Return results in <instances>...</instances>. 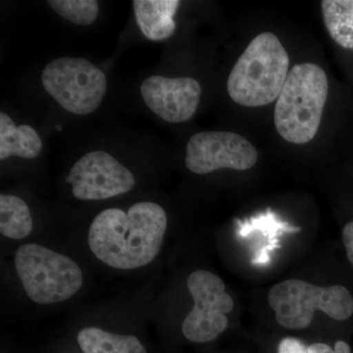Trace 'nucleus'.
Wrapping results in <instances>:
<instances>
[{"mask_svg": "<svg viewBox=\"0 0 353 353\" xmlns=\"http://www.w3.org/2000/svg\"><path fill=\"white\" fill-rule=\"evenodd\" d=\"M268 303L279 324L288 329L307 328L317 310L339 321L353 314L352 296L343 285L318 287L304 281L288 280L271 288Z\"/></svg>", "mask_w": 353, "mask_h": 353, "instance_id": "obj_5", "label": "nucleus"}, {"mask_svg": "<svg viewBox=\"0 0 353 353\" xmlns=\"http://www.w3.org/2000/svg\"><path fill=\"white\" fill-rule=\"evenodd\" d=\"M167 215L157 203L141 201L125 212L109 208L92 221L90 250L104 264L116 269L139 268L155 259L163 243Z\"/></svg>", "mask_w": 353, "mask_h": 353, "instance_id": "obj_1", "label": "nucleus"}, {"mask_svg": "<svg viewBox=\"0 0 353 353\" xmlns=\"http://www.w3.org/2000/svg\"><path fill=\"white\" fill-rule=\"evenodd\" d=\"M61 129H62V127L60 126V125H57V131H61Z\"/></svg>", "mask_w": 353, "mask_h": 353, "instance_id": "obj_20", "label": "nucleus"}, {"mask_svg": "<svg viewBox=\"0 0 353 353\" xmlns=\"http://www.w3.org/2000/svg\"><path fill=\"white\" fill-rule=\"evenodd\" d=\"M43 141L36 130L29 125L17 127L6 113H0V160L10 157H38Z\"/></svg>", "mask_w": 353, "mask_h": 353, "instance_id": "obj_12", "label": "nucleus"}, {"mask_svg": "<svg viewBox=\"0 0 353 353\" xmlns=\"http://www.w3.org/2000/svg\"><path fill=\"white\" fill-rule=\"evenodd\" d=\"M146 105L158 117L169 123H183L196 113L201 101V87L188 77L167 78L150 76L141 85Z\"/></svg>", "mask_w": 353, "mask_h": 353, "instance_id": "obj_10", "label": "nucleus"}, {"mask_svg": "<svg viewBox=\"0 0 353 353\" xmlns=\"http://www.w3.org/2000/svg\"><path fill=\"white\" fill-rule=\"evenodd\" d=\"M81 201H102L126 194L134 187V176L112 155L92 152L74 164L66 178Z\"/></svg>", "mask_w": 353, "mask_h": 353, "instance_id": "obj_9", "label": "nucleus"}, {"mask_svg": "<svg viewBox=\"0 0 353 353\" xmlns=\"http://www.w3.org/2000/svg\"><path fill=\"white\" fill-rule=\"evenodd\" d=\"M48 3L61 17L76 25L92 24L99 16V2L95 0H50Z\"/></svg>", "mask_w": 353, "mask_h": 353, "instance_id": "obj_16", "label": "nucleus"}, {"mask_svg": "<svg viewBox=\"0 0 353 353\" xmlns=\"http://www.w3.org/2000/svg\"><path fill=\"white\" fill-rule=\"evenodd\" d=\"M289 66V55L277 36L259 34L232 69L227 83L230 97L248 108L268 105L282 92Z\"/></svg>", "mask_w": 353, "mask_h": 353, "instance_id": "obj_2", "label": "nucleus"}, {"mask_svg": "<svg viewBox=\"0 0 353 353\" xmlns=\"http://www.w3.org/2000/svg\"><path fill=\"white\" fill-rule=\"evenodd\" d=\"M278 353H309L308 347L294 338H285L278 345Z\"/></svg>", "mask_w": 353, "mask_h": 353, "instance_id": "obj_18", "label": "nucleus"}, {"mask_svg": "<svg viewBox=\"0 0 353 353\" xmlns=\"http://www.w3.org/2000/svg\"><path fill=\"white\" fill-rule=\"evenodd\" d=\"M134 15L141 32L150 41L170 38L176 30L174 16L179 0H134Z\"/></svg>", "mask_w": 353, "mask_h": 353, "instance_id": "obj_11", "label": "nucleus"}, {"mask_svg": "<svg viewBox=\"0 0 353 353\" xmlns=\"http://www.w3.org/2000/svg\"><path fill=\"white\" fill-rule=\"evenodd\" d=\"M32 229L31 212L26 202L15 196H0V233L13 240H22Z\"/></svg>", "mask_w": 353, "mask_h": 353, "instance_id": "obj_15", "label": "nucleus"}, {"mask_svg": "<svg viewBox=\"0 0 353 353\" xmlns=\"http://www.w3.org/2000/svg\"><path fill=\"white\" fill-rule=\"evenodd\" d=\"M309 353H352L350 352V345L343 341H338L334 345V348H332L325 343H313L308 347Z\"/></svg>", "mask_w": 353, "mask_h": 353, "instance_id": "obj_17", "label": "nucleus"}, {"mask_svg": "<svg viewBox=\"0 0 353 353\" xmlns=\"http://www.w3.org/2000/svg\"><path fill=\"white\" fill-rule=\"evenodd\" d=\"M256 148L231 132H201L194 134L185 150V165L192 173L204 175L219 169L245 171L256 163Z\"/></svg>", "mask_w": 353, "mask_h": 353, "instance_id": "obj_8", "label": "nucleus"}, {"mask_svg": "<svg viewBox=\"0 0 353 353\" xmlns=\"http://www.w3.org/2000/svg\"><path fill=\"white\" fill-rule=\"evenodd\" d=\"M321 8L331 38L341 48L353 50V0H323Z\"/></svg>", "mask_w": 353, "mask_h": 353, "instance_id": "obj_14", "label": "nucleus"}, {"mask_svg": "<svg viewBox=\"0 0 353 353\" xmlns=\"http://www.w3.org/2000/svg\"><path fill=\"white\" fill-rule=\"evenodd\" d=\"M343 240L347 250V259L353 265V222L347 223L343 228Z\"/></svg>", "mask_w": 353, "mask_h": 353, "instance_id": "obj_19", "label": "nucleus"}, {"mask_svg": "<svg viewBox=\"0 0 353 353\" xmlns=\"http://www.w3.org/2000/svg\"><path fill=\"white\" fill-rule=\"evenodd\" d=\"M15 267L26 294L36 303L67 301L83 285V274L78 264L34 243L18 248Z\"/></svg>", "mask_w": 353, "mask_h": 353, "instance_id": "obj_4", "label": "nucleus"}, {"mask_svg": "<svg viewBox=\"0 0 353 353\" xmlns=\"http://www.w3.org/2000/svg\"><path fill=\"white\" fill-rule=\"evenodd\" d=\"M78 343L83 353H146L136 336L111 334L94 327L79 333Z\"/></svg>", "mask_w": 353, "mask_h": 353, "instance_id": "obj_13", "label": "nucleus"}, {"mask_svg": "<svg viewBox=\"0 0 353 353\" xmlns=\"http://www.w3.org/2000/svg\"><path fill=\"white\" fill-rule=\"evenodd\" d=\"M187 285L194 306L183 320V336L192 343L215 340L227 329L226 315L233 311V299L225 290L223 281L209 271L192 272Z\"/></svg>", "mask_w": 353, "mask_h": 353, "instance_id": "obj_7", "label": "nucleus"}, {"mask_svg": "<svg viewBox=\"0 0 353 353\" xmlns=\"http://www.w3.org/2000/svg\"><path fill=\"white\" fill-rule=\"evenodd\" d=\"M41 82L65 110L77 115L94 112L108 90L103 72L83 58L53 60L43 69Z\"/></svg>", "mask_w": 353, "mask_h": 353, "instance_id": "obj_6", "label": "nucleus"}, {"mask_svg": "<svg viewBox=\"0 0 353 353\" xmlns=\"http://www.w3.org/2000/svg\"><path fill=\"white\" fill-rule=\"evenodd\" d=\"M328 92V78L321 67L312 63L292 67L274 110L279 134L296 145L312 141L319 130Z\"/></svg>", "mask_w": 353, "mask_h": 353, "instance_id": "obj_3", "label": "nucleus"}]
</instances>
